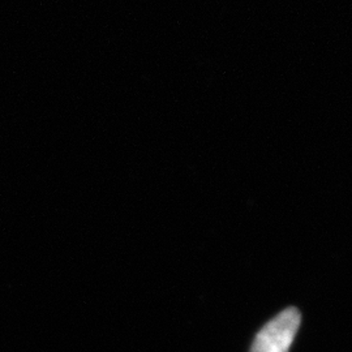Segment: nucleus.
I'll use <instances>...</instances> for the list:
<instances>
[{
    "label": "nucleus",
    "mask_w": 352,
    "mask_h": 352,
    "mask_svg": "<svg viewBox=\"0 0 352 352\" xmlns=\"http://www.w3.org/2000/svg\"><path fill=\"white\" fill-rule=\"evenodd\" d=\"M300 322L302 316L296 308L285 309L257 333L251 352H289Z\"/></svg>",
    "instance_id": "1"
}]
</instances>
